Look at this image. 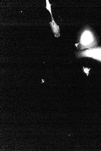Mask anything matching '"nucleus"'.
Returning <instances> with one entry per match:
<instances>
[{
	"label": "nucleus",
	"instance_id": "obj_1",
	"mask_svg": "<svg viewBox=\"0 0 101 151\" xmlns=\"http://www.w3.org/2000/svg\"><path fill=\"white\" fill-rule=\"evenodd\" d=\"M96 44L93 35L88 30H85L81 34L78 47L81 50L91 48Z\"/></svg>",
	"mask_w": 101,
	"mask_h": 151
},
{
	"label": "nucleus",
	"instance_id": "obj_2",
	"mask_svg": "<svg viewBox=\"0 0 101 151\" xmlns=\"http://www.w3.org/2000/svg\"><path fill=\"white\" fill-rule=\"evenodd\" d=\"M78 58H90L101 62V47L90 48L77 53Z\"/></svg>",
	"mask_w": 101,
	"mask_h": 151
},
{
	"label": "nucleus",
	"instance_id": "obj_3",
	"mask_svg": "<svg viewBox=\"0 0 101 151\" xmlns=\"http://www.w3.org/2000/svg\"><path fill=\"white\" fill-rule=\"evenodd\" d=\"M52 21L49 22V24L51 27L52 30L54 34V36L56 37H58L60 36V27L57 24L53 17H52Z\"/></svg>",
	"mask_w": 101,
	"mask_h": 151
},
{
	"label": "nucleus",
	"instance_id": "obj_4",
	"mask_svg": "<svg viewBox=\"0 0 101 151\" xmlns=\"http://www.w3.org/2000/svg\"><path fill=\"white\" fill-rule=\"evenodd\" d=\"M46 8L49 11L50 14L51 15V17H53L52 15V12L51 5L49 2V0H46Z\"/></svg>",
	"mask_w": 101,
	"mask_h": 151
}]
</instances>
